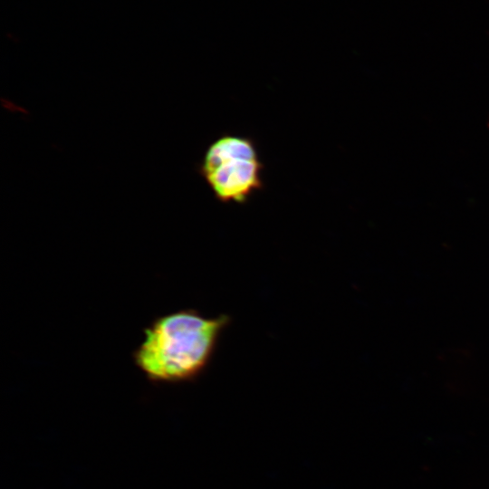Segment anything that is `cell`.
I'll list each match as a JSON object with an SVG mask.
<instances>
[{
  "label": "cell",
  "mask_w": 489,
  "mask_h": 489,
  "mask_svg": "<svg viewBox=\"0 0 489 489\" xmlns=\"http://www.w3.org/2000/svg\"><path fill=\"white\" fill-rule=\"evenodd\" d=\"M230 317L207 318L195 309L156 317L132 351L134 365L152 384L194 381L208 367Z\"/></svg>",
  "instance_id": "6da1fadb"
},
{
  "label": "cell",
  "mask_w": 489,
  "mask_h": 489,
  "mask_svg": "<svg viewBox=\"0 0 489 489\" xmlns=\"http://www.w3.org/2000/svg\"><path fill=\"white\" fill-rule=\"evenodd\" d=\"M256 141L250 136L224 132L206 149L197 172L222 204L244 205L264 187Z\"/></svg>",
  "instance_id": "7a4b0ae2"
}]
</instances>
